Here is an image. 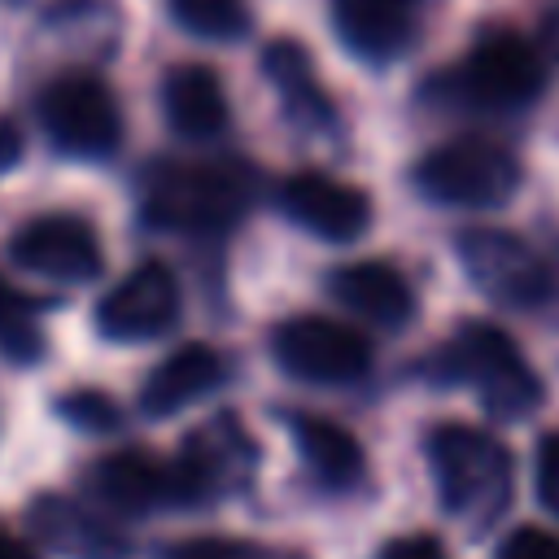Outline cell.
<instances>
[{"mask_svg":"<svg viewBox=\"0 0 559 559\" xmlns=\"http://www.w3.org/2000/svg\"><path fill=\"white\" fill-rule=\"evenodd\" d=\"M179 310L183 293L175 271L162 258H144L96 301V328L109 341H157L179 323Z\"/></svg>","mask_w":559,"mask_h":559,"instance_id":"30bf717a","label":"cell"},{"mask_svg":"<svg viewBox=\"0 0 559 559\" xmlns=\"http://www.w3.org/2000/svg\"><path fill=\"white\" fill-rule=\"evenodd\" d=\"M162 559H306V555L253 537H183Z\"/></svg>","mask_w":559,"mask_h":559,"instance_id":"603a6c76","label":"cell"},{"mask_svg":"<svg viewBox=\"0 0 559 559\" xmlns=\"http://www.w3.org/2000/svg\"><path fill=\"white\" fill-rule=\"evenodd\" d=\"M87 489L100 507L118 515H148L162 507H175V476L170 463H162L148 450H114L87 467Z\"/></svg>","mask_w":559,"mask_h":559,"instance_id":"5bb4252c","label":"cell"},{"mask_svg":"<svg viewBox=\"0 0 559 559\" xmlns=\"http://www.w3.org/2000/svg\"><path fill=\"white\" fill-rule=\"evenodd\" d=\"M280 210L310 236L349 245L371 227V201L362 188L323 170H297L280 183Z\"/></svg>","mask_w":559,"mask_h":559,"instance_id":"7c38bea8","label":"cell"},{"mask_svg":"<svg viewBox=\"0 0 559 559\" xmlns=\"http://www.w3.org/2000/svg\"><path fill=\"white\" fill-rule=\"evenodd\" d=\"M328 293L349 314H358L376 328H406L411 314H415V293H411L406 275L393 262H380V258L336 266L328 275Z\"/></svg>","mask_w":559,"mask_h":559,"instance_id":"2e32d148","label":"cell"},{"mask_svg":"<svg viewBox=\"0 0 559 559\" xmlns=\"http://www.w3.org/2000/svg\"><path fill=\"white\" fill-rule=\"evenodd\" d=\"M9 253L22 271L61 280V284H87L105 271L100 236L79 214H39L22 223L9 240Z\"/></svg>","mask_w":559,"mask_h":559,"instance_id":"8fae6325","label":"cell"},{"mask_svg":"<svg viewBox=\"0 0 559 559\" xmlns=\"http://www.w3.org/2000/svg\"><path fill=\"white\" fill-rule=\"evenodd\" d=\"M454 83H459V96L476 109L520 114L546 87V70L528 39H520L511 31H493L463 57Z\"/></svg>","mask_w":559,"mask_h":559,"instance_id":"ba28073f","label":"cell"},{"mask_svg":"<svg viewBox=\"0 0 559 559\" xmlns=\"http://www.w3.org/2000/svg\"><path fill=\"white\" fill-rule=\"evenodd\" d=\"M275 362L306 384H354L371 371V345L358 328L328 314H293L271 332Z\"/></svg>","mask_w":559,"mask_h":559,"instance_id":"8992f818","label":"cell"},{"mask_svg":"<svg viewBox=\"0 0 559 559\" xmlns=\"http://www.w3.org/2000/svg\"><path fill=\"white\" fill-rule=\"evenodd\" d=\"M419 0H332V22L349 52L367 61H389L406 52L415 35Z\"/></svg>","mask_w":559,"mask_h":559,"instance_id":"ac0fdd59","label":"cell"},{"mask_svg":"<svg viewBox=\"0 0 559 559\" xmlns=\"http://www.w3.org/2000/svg\"><path fill=\"white\" fill-rule=\"evenodd\" d=\"M253 441L236 424V415H218L183 437V450L170 459L175 476V507L197 511L205 502H218L223 493L240 489L253 467Z\"/></svg>","mask_w":559,"mask_h":559,"instance_id":"52a82bcc","label":"cell"},{"mask_svg":"<svg viewBox=\"0 0 559 559\" xmlns=\"http://www.w3.org/2000/svg\"><path fill=\"white\" fill-rule=\"evenodd\" d=\"M253 183L236 157H162L140 179V214L162 231L223 236L249 214Z\"/></svg>","mask_w":559,"mask_h":559,"instance_id":"6da1fadb","label":"cell"},{"mask_svg":"<svg viewBox=\"0 0 559 559\" xmlns=\"http://www.w3.org/2000/svg\"><path fill=\"white\" fill-rule=\"evenodd\" d=\"M437 376L467 384L480 406L498 419H520L542 402V380L520 354V345L493 323H463L437 362Z\"/></svg>","mask_w":559,"mask_h":559,"instance_id":"3957f363","label":"cell"},{"mask_svg":"<svg viewBox=\"0 0 559 559\" xmlns=\"http://www.w3.org/2000/svg\"><path fill=\"white\" fill-rule=\"evenodd\" d=\"M288 428H293V441H297V454H301L306 472L323 489L341 493V489H354L362 480L367 459H362V445L349 428H341L328 415H306V411L288 415Z\"/></svg>","mask_w":559,"mask_h":559,"instance_id":"d6986e66","label":"cell"},{"mask_svg":"<svg viewBox=\"0 0 559 559\" xmlns=\"http://www.w3.org/2000/svg\"><path fill=\"white\" fill-rule=\"evenodd\" d=\"M227 380V358L205 345V341H188L179 349H170L140 384V411L148 419H170L183 406L210 397L218 384Z\"/></svg>","mask_w":559,"mask_h":559,"instance_id":"9a60e30c","label":"cell"},{"mask_svg":"<svg viewBox=\"0 0 559 559\" xmlns=\"http://www.w3.org/2000/svg\"><path fill=\"white\" fill-rule=\"evenodd\" d=\"M262 70L271 79V87L280 92L284 109L301 122V127H332V100L314 79V61L297 39H275L262 52Z\"/></svg>","mask_w":559,"mask_h":559,"instance_id":"ffe728a7","label":"cell"},{"mask_svg":"<svg viewBox=\"0 0 559 559\" xmlns=\"http://www.w3.org/2000/svg\"><path fill=\"white\" fill-rule=\"evenodd\" d=\"M57 415L66 419V424H74V428H83V432H114L118 424H122V411H118V402L109 397V393H100V389H74V393H66V397H57Z\"/></svg>","mask_w":559,"mask_h":559,"instance_id":"cb8c5ba5","label":"cell"},{"mask_svg":"<svg viewBox=\"0 0 559 559\" xmlns=\"http://www.w3.org/2000/svg\"><path fill=\"white\" fill-rule=\"evenodd\" d=\"M533 485H537V498H542V507L559 515V432L542 437V445H537V459H533Z\"/></svg>","mask_w":559,"mask_h":559,"instance_id":"484cf974","label":"cell"},{"mask_svg":"<svg viewBox=\"0 0 559 559\" xmlns=\"http://www.w3.org/2000/svg\"><path fill=\"white\" fill-rule=\"evenodd\" d=\"M0 559H39V555H35V550H31L13 528H4V524H0Z\"/></svg>","mask_w":559,"mask_h":559,"instance_id":"f1b7e54d","label":"cell"},{"mask_svg":"<svg viewBox=\"0 0 559 559\" xmlns=\"http://www.w3.org/2000/svg\"><path fill=\"white\" fill-rule=\"evenodd\" d=\"M493 559H559V537L546 533V528H533V524H520L502 537L498 555Z\"/></svg>","mask_w":559,"mask_h":559,"instance_id":"d4e9b609","label":"cell"},{"mask_svg":"<svg viewBox=\"0 0 559 559\" xmlns=\"http://www.w3.org/2000/svg\"><path fill=\"white\" fill-rule=\"evenodd\" d=\"M428 463H432L441 507L454 520L489 524L511 498V454L485 428H472V424L432 428Z\"/></svg>","mask_w":559,"mask_h":559,"instance_id":"7a4b0ae2","label":"cell"},{"mask_svg":"<svg viewBox=\"0 0 559 559\" xmlns=\"http://www.w3.org/2000/svg\"><path fill=\"white\" fill-rule=\"evenodd\" d=\"M22 157V131L13 118H0V170H9Z\"/></svg>","mask_w":559,"mask_h":559,"instance_id":"83f0119b","label":"cell"},{"mask_svg":"<svg viewBox=\"0 0 559 559\" xmlns=\"http://www.w3.org/2000/svg\"><path fill=\"white\" fill-rule=\"evenodd\" d=\"M170 4V17L197 35V39H240L249 31V4L245 0H166Z\"/></svg>","mask_w":559,"mask_h":559,"instance_id":"7402d4cb","label":"cell"},{"mask_svg":"<svg viewBox=\"0 0 559 559\" xmlns=\"http://www.w3.org/2000/svg\"><path fill=\"white\" fill-rule=\"evenodd\" d=\"M162 114L170 122L175 135L183 140H218L227 131V92H223V79L214 74V66H201V61H183V66H170L166 79H162Z\"/></svg>","mask_w":559,"mask_h":559,"instance_id":"e0dca14e","label":"cell"},{"mask_svg":"<svg viewBox=\"0 0 559 559\" xmlns=\"http://www.w3.org/2000/svg\"><path fill=\"white\" fill-rule=\"evenodd\" d=\"M39 127L57 153L70 157H109L122 140V109L109 83L96 74H57L39 92Z\"/></svg>","mask_w":559,"mask_h":559,"instance_id":"5b68a950","label":"cell"},{"mask_svg":"<svg viewBox=\"0 0 559 559\" xmlns=\"http://www.w3.org/2000/svg\"><path fill=\"white\" fill-rule=\"evenodd\" d=\"M48 349L44 341V328L35 319V306L26 293H17L4 275H0V358L17 362V367H31L39 362Z\"/></svg>","mask_w":559,"mask_h":559,"instance_id":"44dd1931","label":"cell"},{"mask_svg":"<svg viewBox=\"0 0 559 559\" xmlns=\"http://www.w3.org/2000/svg\"><path fill=\"white\" fill-rule=\"evenodd\" d=\"M459 262L467 280L498 306L528 310L550 297V271L546 262L502 227H472L459 236Z\"/></svg>","mask_w":559,"mask_h":559,"instance_id":"9c48e42d","label":"cell"},{"mask_svg":"<svg viewBox=\"0 0 559 559\" xmlns=\"http://www.w3.org/2000/svg\"><path fill=\"white\" fill-rule=\"evenodd\" d=\"M26 524L48 550L66 559H131V542L70 493H35L26 507Z\"/></svg>","mask_w":559,"mask_h":559,"instance_id":"4fadbf2b","label":"cell"},{"mask_svg":"<svg viewBox=\"0 0 559 559\" xmlns=\"http://www.w3.org/2000/svg\"><path fill=\"white\" fill-rule=\"evenodd\" d=\"M380 559H450V555L432 533H411V537H393L380 550Z\"/></svg>","mask_w":559,"mask_h":559,"instance_id":"4316f807","label":"cell"},{"mask_svg":"<svg viewBox=\"0 0 559 559\" xmlns=\"http://www.w3.org/2000/svg\"><path fill=\"white\" fill-rule=\"evenodd\" d=\"M415 188L454 210H489L515 197L520 188V157L485 135H459L437 144L415 166Z\"/></svg>","mask_w":559,"mask_h":559,"instance_id":"277c9868","label":"cell"}]
</instances>
